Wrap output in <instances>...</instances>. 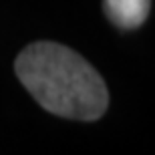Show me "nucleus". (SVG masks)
Returning a JSON list of instances; mask_svg holds the SVG:
<instances>
[{
	"instance_id": "f257e3e1",
	"label": "nucleus",
	"mask_w": 155,
	"mask_h": 155,
	"mask_svg": "<svg viewBox=\"0 0 155 155\" xmlns=\"http://www.w3.org/2000/svg\"><path fill=\"white\" fill-rule=\"evenodd\" d=\"M18 81L48 113L95 121L107 111L109 93L85 58L58 42H32L16 57Z\"/></svg>"
},
{
	"instance_id": "f03ea898",
	"label": "nucleus",
	"mask_w": 155,
	"mask_h": 155,
	"mask_svg": "<svg viewBox=\"0 0 155 155\" xmlns=\"http://www.w3.org/2000/svg\"><path fill=\"white\" fill-rule=\"evenodd\" d=\"M151 0H105V14L119 28H137L149 14Z\"/></svg>"
}]
</instances>
